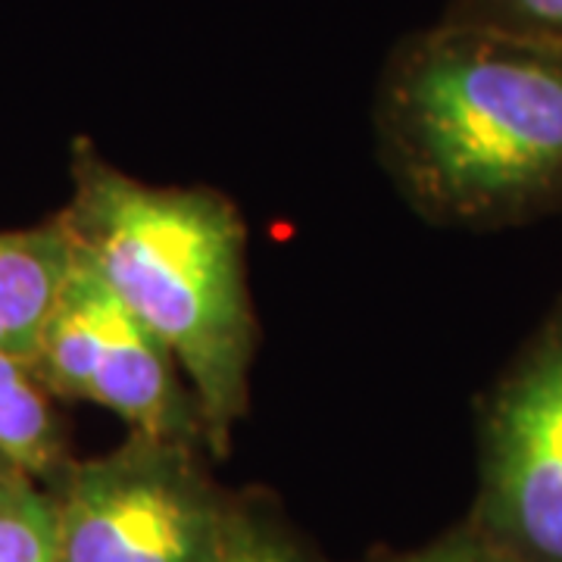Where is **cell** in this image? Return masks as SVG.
<instances>
[{
    "instance_id": "obj_10",
    "label": "cell",
    "mask_w": 562,
    "mask_h": 562,
    "mask_svg": "<svg viewBox=\"0 0 562 562\" xmlns=\"http://www.w3.org/2000/svg\"><path fill=\"white\" fill-rule=\"evenodd\" d=\"M443 20L491 25L562 47V0H450Z\"/></svg>"
},
{
    "instance_id": "obj_4",
    "label": "cell",
    "mask_w": 562,
    "mask_h": 562,
    "mask_svg": "<svg viewBox=\"0 0 562 562\" xmlns=\"http://www.w3.org/2000/svg\"><path fill=\"white\" fill-rule=\"evenodd\" d=\"M465 522L519 562H562V294L479 403Z\"/></svg>"
},
{
    "instance_id": "obj_1",
    "label": "cell",
    "mask_w": 562,
    "mask_h": 562,
    "mask_svg": "<svg viewBox=\"0 0 562 562\" xmlns=\"http://www.w3.org/2000/svg\"><path fill=\"white\" fill-rule=\"evenodd\" d=\"M372 122L425 222L494 232L562 213L560 44L441 20L394 47Z\"/></svg>"
},
{
    "instance_id": "obj_3",
    "label": "cell",
    "mask_w": 562,
    "mask_h": 562,
    "mask_svg": "<svg viewBox=\"0 0 562 562\" xmlns=\"http://www.w3.org/2000/svg\"><path fill=\"white\" fill-rule=\"evenodd\" d=\"M206 450L128 431L110 453L72 460L50 491L60 562H216L232 494Z\"/></svg>"
},
{
    "instance_id": "obj_6",
    "label": "cell",
    "mask_w": 562,
    "mask_h": 562,
    "mask_svg": "<svg viewBox=\"0 0 562 562\" xmlns=\"http://www.w3.org/2000/svg\"><path fill=\"white\" fill-rule=\"evenodd\" d=\"M72 262L76 247L60 213L32 228L0 232V350L35 357Z\"/></svg>"
},
{
    "instance_id": "obj_8",
    "label": "cell",
    "mask_w": 562,
    "mask_h": 562,
    "mask_svg": "<svg viewBox=\"0 0 562 562\" xmlns=\"http://www.w3.org/2000/svg\"><path fill=\"white\" fill-rule=\"evenodd\" d=\"M0 562H60L57 494L0 465Z\"/></svg>"
},
{
    "instance_id": "obj_7",
    "label": "cell",
    "mask_w": 562,
    "mask_h": 562,
    "mask_svg": "<svg viewBox=\"0 0 562 562\" xmlns=\"http://www.w3.org/2000/svg\"><path fill=\"white\" fill-rule=\"evenodd\" d=\"M72 460L57 397L32 360L0 350V465L54 487Z\"/></svg>"
},
{
    "instance_id": "obj_9",
    "label": "cell",
    "mask_w": 562,
    "mask_h": 562,
    "mask_svg": "<svg viewBox=\"0 0 562 562\" xmlns=\"http://www.w3.org/2000/svg\"><path fill=\"white\" fill-rule=\"evenodd\" d=\"M216 562H328L288 522L266 491H238L228 503Z\"/></svg>"
},
{
    "instance_id": "obj_5",
    "label": "cell",
    "mask_w": 562,
    "mask_h": 562,
    "mask_svg": "<svg viewBox=\"0 0 562 562\" xmlns=\"http://www.w3.org/2000/svg\"><path fill=\"white\" fill-rule=\"evenodd\" d=\"M32 366L57 401L94 403L128 431L206 450L201 406L179 360L79 254L41 328Z\"/></svg>"
},
{
    "instance_id": "obj_11",
    "label": "cell",
    "mask_w": 562,
    "mask_h": 562,
    "mask_svg": "<svg viewBox=\"0 0 562 562\" xmlns=\"http://www.w3.org/2000/svg\"><path fill=\"white\" fill-rule=\"evenodd\" d=\"M369 562H519L513 560L509 553H503L501 547L487 541L484 535H479L469 522H462L460 528L441 535L438 541L425 543L419 550H406V553H391V557H379Z\"/></svg>"
},
{
    "instance_id": "obj_2",
    "label": "cell",
    "mask_w": 562,
    "mask_h": 562,
    "mask_svg": "<svg viewBox=\"0 0 562 562\" xmlns=\"http://www.w3.org/2000/svg\"><path fill=\"white\" fill-rule=\"evenodd\" d=\"M69 179L60 220L79 260L172 350L201 406L210 457H228L260 344L238 206L206 184H147L88 138L72 144Z\"/></svg>"
}]
</instances>
